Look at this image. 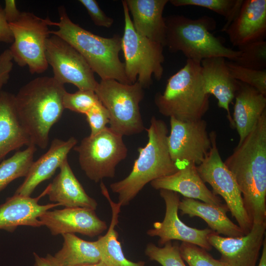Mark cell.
<instances>
[{"instance_id":"obj_1","label":"cell","mask_w":266,"mask_h":266,"mask_svg":"<svg viewBox=\"0 0 266 266\" xmlns=\"http://www.w3.org/2000/svg\"><path fill=\"white\" fill-rule=\"evenodd\" d=\"M224 163L237 183L252 224L266 222V110Z\"/></svg>"},{"instance_id":"obj_2","label":"cell","mask_w":266,"mask_h":266,"mask_svg":"<svg viewBox=\"0 0 266 266\" xmlns=\"http://www.w3.org/2000/svg\"><path fill=\"white\" fill-rule=\"evenodd\" d=\"M64 85L53 77H37L22 86L14 95L18 120L31 143L41 149L47 147L52 127L65 109Z\"/></svg>"},{"instance_id":"obj_3","label":"cell","mask_w":266,"mask_h":266,"mask_svg":"<svg viewBox=\"0 0 266 266\" xmlns=\"http://www.w3.org/2000/svg\"><path fill=\"white\" fill-rule=\"evenodd\" d=\"M146 131L147 143L138 148V158L130 174L110 185L112 192L118 195V202L122 206L128 205L148 183L178 170L169 153L166 123L153 116Z\"/></svg>"},{"instance_id":"obj_4","label":"cell","mask_w":266,"mask_h":266,"mask_svg":"<svg viewBox=\"0 0 266 266\" xmlns=\"http://www.w3.org/2000/svg\"><path fill=\"white\" fill-rule=\"evenodd\" d=\"M59 22L53 26L58 27L50 33L57 35L73 46L85 59L101 80L114 79L130 84L125 72L124 63L119 58L121 37L115 34L111 37L96 35L73 23L64 6L59 8Z\"/></svg>"},{"instance_id":"obj_5","label":"cell","mask_w":266,"mask_h":266,"mask_svg":"<svg viewBox=\"0 0 266 266\" xmlns=\"http://www.w3.org/2000/svg\"><path fill=\"white\" fill-rule=\"evenodd\" d=\"M164 18L165 46L171 52H181L187 59L199 62L216 57L234 61L240 54L239 50L225 46L210 32L216 27V22L212 17L203 16L192 19L174 14Z\"/></svg>"},{"instance_id":"obj_6","label":"cell","mask_w":266,"mask_h":266,"mask_svg":"<svg viewBox=\"0 0 266 266\" xmlns=\"http://www.w3.org/2000/svg\"><path fill=\"white\" fill-rule=\"evenodd\" d=\"M204 90L200 62L187 59L185 66L171 76L163 93L154 101L162 115L183 121L201 119L209 108Z\"/></svg>"},{"instance_id":"obj_7","label":"cell","mask_w":266,"mask_h":266,"mask_svg":"<svg viewBox=\"0 0 266 266\" xmlns=\"http://www.w3.org/2000/svg\"><path fill=\"white\" fill-rule=\"evenodd\" d=\"M124 29L121 50L125 59L126 77L130 84L136 81L144 88L163 76L165 61L164 46L139 34L134 30L125 0H122Z\"/></svg>"},{"instance_id":"obj_8","label":"cell","mask_w":266,"mask_h":266,"mask_svg":"<svg viewBox=\"0 0 266 266\" xmlns=\"http://www.w3.org/2000/svg\"><path fill=\"white\" fill-rule=\"evenodd\" d=\"M143 89L137 81L132 84L114 79L98 82L95 92L108 112L109 128L113 131L124 136L140 133L145 129L139 108Z\"/></svg>"},{"instance_id":"obj_9","label":"cell","mask_w":266,"mask_h":266,"mask_svg":"<svg viewBox=\"0 0 266 266\" xmlns=\"http://www.w3.org/2000/svg\"><path fill=\"white\" fill-rule=\"evenodd\" d=\"M123 136L106 127L94 135L84 137L74 147L80 167L90 180L97 183L114 177L117 166L128 154Z\"/></svg>"},{"instance_id":"obj_10","label":"cell","mask_w":266,"mask_h":266,"mask_svg":"<svg viewBox=\"0 0 266 266\" xmlns=\"http://www.w3.org/2000/svg\"><path fill=\"white\" fill-rule=\"evenodd\" d=\"M53 22L34 14L21 12L9 26L13 42L9 49L13 60L20 66H27L32 74L41 73L48 68L45 56L46 40L51 32L48 27Z\"/></svg>"},{"instance_id":"obj_11","label":"cell","mask_w":266,"mask_h":266,"mask_svg":"<svg viewBox=\"0 0 266 266\" xmlns=\"http://www.w3.org/2000/svg\"><path fill=\"white\" fill-rule=\"evenodd\" d=\"M209 135L211 148L203 162L197 166V170L203 181L212 187V192L224 199L232 216L246 234L251 230L253 224L244 207L242 194L233 175L220 155L216 132L212 131Z\"/></svg>"},{"instance_id":"obj_12","label":"cell","mask_w":266,"mask_h":266,"mask_svg":"<svg viewBox=\"0 0 266 266\" xmlns=\"http://www.w3.org/2000/svg\"><path fill=\"white\" fill-rule=\"evenodd\" d=\"M45 56L57 81L71 83L80 90L95 91L98 85L94 72L83 57L70 44L59 36H49Z\"/></svg>"},{"instance_id":"obj_13","label":"cell","mask_w":266,"mask_h":266,"mask_svg":"<svg viewBox=\"0 0 266 266\" xmlns=\"http://www.w3.org/2000/svg\"><path fill=\"white\" fill-rule=\"evenodd\" d=\"M170 126L167 146L171 159L177 169L190 164H200L211 146L206 121L201 119L183 122L171 117Z\"/></svg>"},{"instance_id":"obj_14","label":"cell","mask_w":266,"mask_h":266,"mask_svg":"<svg viewBox=\"0 0 266 266\" xmlns=\"http://www.w3.org/2000/svg\"><path fill=\"white\" fill-rule=\"evenodd\" d=\"M160 195L166 205L165 217L162 222H156L153 228L147 231L151 237H159V245L163 246L172 240H179L196 245L206 251L212 247L208 240L213 231L210 229H198L187 226L179 218L180 198L177 193L165 189L160 190Z\"/></svg>"},{"instance_id":"obj_15","label":"cell","mask_w":266,"mask_h":266,"mask_svg":"<svg viewBox=\"0 0 266 266\" xmlns=\"http://www.w3.org/2000/svg\"><path fill=\"white\" fill-rule=\"evenodd\" d=\"M266 222L253 224L248 233L237 237L221 236L213 232L209 244L221 255L220 260L227 266H256L266 238Z\"/></svg>"},{"instance_id":"obj_16","label":"cell","mask_w":266,"mask_h":266,"mask_svg":"<svg viewBox=\"0 0 266 266\" xmlns=\"http://www.w3.org/2000/svg\"><path fill=\"white\" fill-rule=\"evenodd\" d=\"M39 219L54 235L79 233L93 237L107 228L106 222L98 217L95 210L86 208L47 210Z\"/></svg>"},{"instance_id":"obj_17","label":"cell","mask_w":266,"mask_h":266,"mask_svg":"<svg viewBox=\"0 0 266 266\" xmlns=\"http://www.w3.org/2000/svg\"><path fill=\"white\" fill-rule=\"evenodd\" d=\"M233 46L264 40L266 0H243L240 10L225 31Z\"/></svg>"},{"instance_id":"obj_18","label":"cell","mask_w":266,"mask_h":266,"mask_svg":"<svg viewBox=\"0 0 266 266\" xmlns=\"http://www.w3.org/2000/svg\"><path fill=\"white\" fill-rule=\"evenodd\" d=\"M48 187L36 198L16 194L8 198L0 205V229L13 232L19 226L39 227L42 226L39 217L45 212L60 206L58 203L41 205L39 200L46 195Z\"/></svg>"},{"instance_id":"obj_19","label":"cell","mask_w":266,"mask_h":266,"mask_svg":"<svg viewBox=\"0 0 266 266\" xmlns=\"http://www.w3.org/2000/svg\"><path fill=\"white\" fill-rule=\"evenodd\" d=\"M77 142V139L73 136L66 140L53 139L47 151L33 162L24 181L14 194L30 197L40 183L52 176L56 169L67 159L68 154Z\"/></svg>"},{"instance_id":"obj_20","label":"cell","mask_w":266,"mask_h":266,"mask_svg":"<svg viewBox=\"0 0 266 266\" xmlns=\"http://www.w3.org/2000/svg\"><path fill=\"white\" fill-rule=\"evenodd\" d=\"M200 65L205 93L215 97L218 106L226 110L231 125L234 128L229 106L234 99L237 82L231 75L225 58L216 57L203 59Z\"/></svg>"},{"instance_id":"obj_21","label":"cell","mask_w":266,"mask_h":266,"mask_svg":"<svg viewBox=\"0 0 266 266\" xmlns=\"http://www.w3.org/2000/svg\"><path fill=\"white\" fill-rule=\"evenodd\" d=\"M194 164L178 169L175 173L150 182L156 190H167L179 193L184 197L197 200L213 205H221V199L206 186Z\"/></svg>"},{"instance_id":"obj_22","label":"cell","mask_w":266,"mask_h":266,"mask_svg":"<svg viewBox=\"0 0 266 266\" xmlns=\"http://www.w3.org/2000/svg\"><path fill=\"white\" fill-rule=\"evenodd\" d=\"M133 26L140 35L166 46V26L163 16L168 0H125Z\"/></svg>"},{"instance_id":"obj_23","label":"cell","mask_w":266,"mask_h":266,"mask_svg":"<svg viewBox=\"0 0 266 266\" xmlns=\"http://www.w3.org/2000/svg\"><path fill=\"white\" fill-rule=\"evenodd\" d=\"M233 121L240 144L252 131L266 110V96L246 84L237 81Z\"/></svg>"},{"instance_id":"obj_24","label":"cell","mask_w":266,"mask_h":266,"mask_svg":"<svg viewBox=\"0 0 266 266\" xmlns=\"http://www.w3.org/2000/svg\"><path fill=\"white\" fill-rule=\"evenodd\" d=\"M60 172L50 183L47 195L49 200L66 208L82 207L96 210L98 203L85 192L66 159Z\"/></svg>"},{"instance_id":"obj_25","label":"cell","mask_w":266,"mask_h":266,"mask_svg":"<svg viewBox=\"0 0 266 266\" xmlns=\"http://www.w3.org/2000/svg\"><path fill=\"white\" fill-rule=\"evenodd\" d=\"M178 210L182 215L201 218L207 224L210 229L219 234L231 237L245 234L238 225L228 217L227 213L229 210L226 204L216 205L184 197L179 201Z\"/></svg>"},{"instance_id":"obj_26","label":"cell","mask_w":266,"mask_h":266,"mask_svg":"<svg viewBox=\"0 0 266 266\" xmlns=\"http://www.w3.org/2000/svg\"><path fill=\"white\" fill-rule=\"evenodd\" d=\"M31 144L15 111L14 95L0 92V160L9 152Z\"/></svg>"},{"instance_id":"obj_27","label":"cell","mask_w":266,"mask_h":266,"mask_svg":"<svg viewBox=\"0 0 266 266\" xmlns=\"http://www.w3.org/2000/svg\"><path fill=\"white\" fill-rule=\"evenodd\" d=\"M100 188L102 194L109 202L112 210L111 223L106 233L99 236L97 240L101 261L107 266H144L145 263L144 261L134 262L125 257L118 239V232L115 229L118 223L119 214L122 206L118 202L116 203L112 200L106 187L102 181Z\"/></svg>"},{"instance_id":"obj_28","label":"cell","mask_w":266,"mask_h":266,"mask_svg":"<svg viewBox=\"0 0 266 266\" xmlns=\"http://www.w3.org/2000/svg\"><path fill=\"white\" fill-rule=\"evenodd\" d=\"M63 247L54 257L60 266H79L101 261L97 241H89L74 233L62 235Z\"/></svg>"},{"instance_id":"obj_29","label":"cell","mask_w":266,"mask_h":266,"mask_svg":"<svg viewBox=\"0 0 266 266\" xmlns=\"http://www.w3.org/2000/svg\"><path fill=\"white\" fill-rule=\"evenodd\" d=\"M36 150V146L31 143L0 163V191L14 180L27 175Z\"/></svg>"},{"instance_id":"obj_30","label":"cell","mask_w":266,"mask_h":266,"mask_svg":"<svg viewBox=\"0 0 266 266\" xmlns=\"http://www.w3.org/2000/svg\"><path fill=\"white\" fill-rule=\"evenodd\" d=\"M243 0H170L175 6H196L211 10L223 16L226 21L221 31L225 32L238 14Z\"/></svg>"},{"instance_id":"obj_31","label":"cell","mask_w":266,"mask_h":266,"mask_svg":"<svg viewBox=\"0 0 266 266\" xmlns=\"http://www.w3.org/2000/svg\"><path fill=\"white\" fill-rule=\"evenodd\" d=\"M238 48L240 54L234 62L250 69H266V41L265 40L250 43Z\"/></svg>"},{"instance_id":"obj_32","label":"cell","mask_w":266,"mask_h":266,"mask_svg":"<svg viewBox=\"0 0 266 266\" xmlns=\"http://www.w3.org/2000/svg\"><path fill=\"white\" fill-rule=\"evenodd\" d=\"M144 253L150 260L157 262L162 266H187L181 256L179 245L177 243L170 241L163 246L149 243Z\"/></svg>"},{"instance_id":"obj_33","label":"cell","mask_w":266,"mask_h":266,"mask_svg":"<svg viewBox=\"0 0 266 266\" xmlns=\"http://www.w3.org/2000/svg\"><path fill=\"white\" fill-rule=\"evenodd\" d=\"M233 77L246 84L266 96V69L255 70L241 66L233 61H226Z\"/></svg>"},{"instance_id":"obj_34","label":"cell","mask_w":266,"mask_h":266,"mask_svg":"<svg viewBox=\"0 0 266 266\" xmlns=\"http://www.w3.org/2000/svg\"><path fill=\"white\" fill-rule=\"evenodd\" d=\"M179 251L189 266H227L220 260L212 257L205 249L193 244L182 242Z\"/></svg>"},{"instance_id":"obj_35","label":"cell","mask_w":266,"mask_h":266,"mask_svg":"<svg viewBox=\"0 0 266 266\" xmlns=\"http://www.w3.org/2000/svg\"><path fill=\"white\" fill-rule=\"evenodd\" d=\"M99 101L95 91L92 90H78L73 93L66 91L63 98L65 109L84 114Z\"/></svg>"},{"instance_id":"obj_36","label":"cell","mask_w":266,"mask_h":266,"mask_svg":"<svg viewBox=\"0 0 266 266\" xmlns=\"http://www.w3.org/2000/svg\"><path fill=\"white\" fill-rule=\"evenodd\" d=\"M85 115L91 129V135H94L100 132L109 123L108 112L100 101Z\"/></svg>"},{"instance_id":"obj_37","label":"cell","mask_w":266,"mask_h":266,"mask_svg":"<svg viewBox=\"0 0 266 266\" xmlns=\"http://www.w3.org/2000/svg\"><path fill=\"white\" fill-rule=\"evenodd\" d=\"M79 1L86 8L96 26L107 28L112 26L114 20L104 13L96 0H79Z\"/></svg>"},{"instance_id":"obj_38","label":"cell","mask_w":266,"mask_h":266,"mask_svg":"<svg viewBox=\"0 0 266 266\" xmlns=\"http://www.w3.org/2000/svg\"><path fill=\"white\" fill-rule=\"evenodd\" d=\"M13 57L9 49L0 54V92L7 82L13 68Z\"/></svg>"},{"instance_id":"obj_39","label":"cell","mask_w":266,"mask_h":266,"mask_svg":"<svg viewBox=\"0 0 266 266\" xmlns=\"http://www.w3.org/2000/svg\"><path fill=\"white\" fill-rule=\"evenodd\" d=\"M13 40L9 24L5 18L3 8L0 5V42L12 43Z\"/></svg>"},{"instance_id":"obj_40","label":"cell","mask_w":266,"mask_h":266,"mask_svg":"<svg viewBox=\"0 0 266 266\" xmlns=\"http://www.w3.org/2000/svg\"><path fill=\"white\" fill-rule=\"evenodd\" d=\"M3 9L5 18L9 24L16 21L21 13L17 7L15 0H5Z\"/></svg>"},{"instance_id":"obj_41","label":"cell","mask_w":266,"mask_h":266,"mask_svg":"<svg viewBox=\"0 0 266 266\" xmlns=\"http://www.w3.org/2000/svg\"><path fill=\"white\" fill-rule=\"evenodd\" d=\"M35 260L34 266H60L54 256L48 254L46 257H41L33 253Z\"/></svg>"},{"instance_id":"obj_42","label":"cell","mask_w":266,"mask_h":266,"mask_svg":"<svg viewBox=\"0 0 266 266\" xmlns=\"http://www.w3.org/2000/svg\"><path fill=\"white\" fill-rule=\"evenodd\" d=\"M257 266H266V238H265L262 250L261 257Z\"/></svg>"},{"instance_id":"obj_43","label":"cell","mask_w":266,"mask_h":266,"mask_svg":"<svg viewBox=\"0 0 266 266\" xmlns=\"http://www.w3.org/2000/svg\"><path fill=\"white\" fill-rule=\"evenodd\" d=\"M107 266L103 262L100 261L98 263L81 265V266Z\"/></svg>"}]
</instances>
